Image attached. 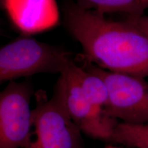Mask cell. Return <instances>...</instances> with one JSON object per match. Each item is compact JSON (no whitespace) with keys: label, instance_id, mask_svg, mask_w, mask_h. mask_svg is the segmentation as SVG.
Wrapping results in <instances>:
<instances>
[{"label":"cell","instance_id":"3","mask_svg":"<svg viewBox=\"0 0 148 148\" xmlns=\"http://www.w3.org/2000/svg\"><path fill=\"white\" fill-rule=\"evenodd\" d=\"M83 67L106 83L107 115L129 124L148 123V82L145 78L108 71L84 60Z\"/></svg>","mask_w":148,"mask_h":148},{"label":"cell","instance_id":"9","mask_svg":"<svg viewBox=\"0 0 148 148\" xmlns=\"http://www.w3.org/2000/svg\"><path fill=\"white\" fill-rule=\"evenodd\" d=\"M83 8L99 13H123L126 16L144 15L148 7L141 0H77Z\"/></svg>","mask_w":148,"mask_h":148},{"label":"cell","instance_id":"8","mask_svg":"<svg viewBox=\"0 0 148 148\" xmlns=\"http://www.w3.org/2000/svg\"><path fill=\"white\" fill-rule=\"evenodd\" d=\"M62 73L69 75L79 85L92 104L105 112L108 101V90L101 77L78 66L75 62L70 64Z\"/></svg>","mask_w":148,"mask_h":148},{"label":"cell","instance_id":"1","mask_svg":"<svg viewBox=\"0 0 148 148\" xmlns=\"http://www.w3.org/2000/svg\"><path fill=\"white\" fill-rule=\"evenodd\" d=\"M64 25L80 44L84 61L101 69L148 77V36L126 20L113 21L74 2L62 3Z\"/></svg>","mask_w":148,"mask_h":148},{"label":"cell","instance_id":"11","mask_svg":"<svg viewBox=\"0 0 148 148\" xmlns=\"http://www.w3.org/2000/svg\"><path fill=\"white\" fill-rule=\"evenodd\" d=\"M125 19L148 36V16H127Z\"/></svg>","mask_w":148,"mask_h":148},{"label":"cell","instance_id":"12","mask_svg":"<svg viewBox=\"0 0 148 148\" xmlns=\"http://www.w3.org/2000/svg\"><path fill=\"white\" fill-rule=\"evenodd\" d=\"M103 148H122V147H118V146H115V145H111V144H108V145L105 146V147Z\"/></svg>","mask_w":148,"mask_h":148},{"label":"cell","instance_id":"13","mask_svg":"<svg viewBox=\"0 0 148 148\" xmlns=\"http://www.w3.org/2000/svg\"><path fill=\"white\" fill-rule=\"evenodd\" d=\"M141 1L148 7V0H141Z\"/></svg>","mask_w":148,"mask_h":148},{"label":"cell","instance_id":"6","mask_svg":"<svg viewBox=\"0 0 148 148\" xmlns=\"http://www.w3.org/2000/svg\"><path fill=\"white\" fill-rule=\"evenodd\" d=\"M29 81H11L0 94V148H23L32 128Z\"/></svg>","mask_w":148,"mask_h":148},{"label":"cell","instance_id":"10","mask_svg":"<svg viewBox=\"0 0 148 148\" xmlns=\"http://www.w3.org/2000/svg\"><path fill=\"white\" fill-rule=\"evenodd\" d=\"M110 143L132 148H148V123L129 124L119 122Z\"/></svg>","mask_w":148,"mask_h":148},{"label":"cell","instance_id":"2","mask_svg":"<svg viewBox=\"0 0 148 148\" xmlns=\"http://www.w3.org/2000/svg\"><path fill=\"white\" fill-rule=\"evenodd\" d=\"M73 62L71 53L63 48L19 37L0 49V82L38 73L60 74Z\"/></svg>","mask_w":148,"mask_h":148},{"label":"cell","instance_id":"7","mask_svg":"<svg viewBox=\"0 0 148 148\" xmlns=\"http://www.w3.org/2000/svg\"><path fill=\"white\" fill-rule=\"evenodd\" d=\"M1 3L14 27L25 36L49 30L60 20L56 0H1Z\"/></svg>","mask_w":148,"mask_h":148},{"label":"cell","instance_id":"5","mask_svg":"<svg viewBox=\"0 0 148 148\" xmlns=\"http://www.w3.org/2000/svg\"><path fill=\"white\" fill-rule=\"evenodd\" d=\"M53 96L81 132L95 139L110 142L119 121L94 106L69 75L60 74Z\"/></svg>","mask_w":148,"mask_h":148},{"label":"cell","instance_id":"4","mask_svg":"<svg viewBox=\"0 0 148 148\" xmlns=\"http://www.w3.org/2000/svg\"><path fill=\"white\" fill-rule=\"evenodd\" d=\"M35 96L32 132L23 148H84L82 132L58 101L42 90Z\"/></svg>","mask_w":148,"mask_h":148}]
</instances>
